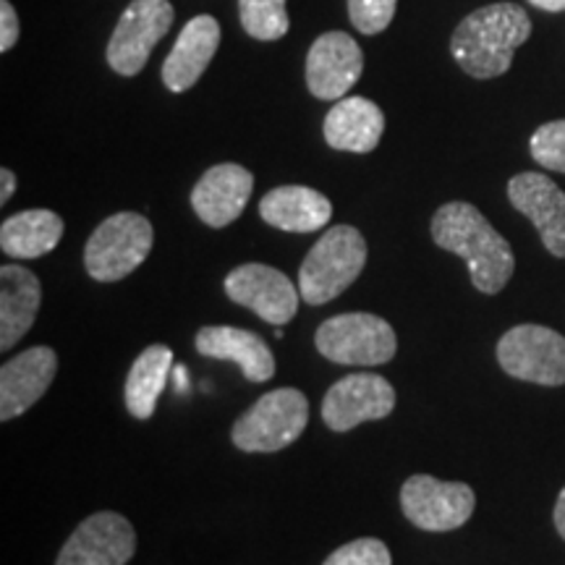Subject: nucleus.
<instances>
[{
    "label": "nucleus",
    "instance_id": "obj_1",
    "mask_svg": "<svg viewBox=\"0 0 565 565\" xmlns=\"http://www.w3.org/2000/svg\"><path fill=\"white\" fill-rule=\"evenodd\" d=\"M433 238L440 249L461 257L471 282L482 294H500L513 278L515 257L511 244L469 202H448L435 212Z\"/></svg>",
    "mask_w": 565,
    "mask_h": 565
},
{
    "label": "nucleus",
    "instance_id": "obj_9",
    "mask_svg": "<svg viewBox=\"0 0 565 565\" xmlns=\"http://www.w3.org/2000/svg\"><path fill=\"white\" fill-rule=\"evenodd\" d=\"M401 508L416 529L454 532L475 515L477 494L463 482H440L429 475H414L401 487Z\"/></svg>",
    "mask_w": 565,
    "mask_h": 565
},
{
    "label": "nucleus",
    "instance_id": "obj_18",
    "mask_svg": "<svg viewBox=\"0 0 565 565\" xmlns=\"http://www.w3.org/2000/svg\"><path fill=\"white\" fill-rule=\"evenodd\" d=\"M196 351L217 362H233L242 366L249 383H267L275 374V356L263 335L228 324H210L196 333Z\"/></svg>",
    "mask_w": 565,
    "mask_h": 565
},
{
    "label": "nucleus",
    "instance_id": "obj_14",
    "mask_svg": "<svg viewBox=\"0 0 565 565\" xmlns=\"http://www.w3.org/2000/svg\"><path fill=\"white\" fill-rule=\"evenodd\" d=\"M508 200L540 231L553 257L565 259V192L545 173H519L508 181Z\"/></svg>",
    "mask_w": 565,
    "mask_h": 565
},
{
    "label": "nucleus",
    "instance_id": "obj_21",
    "mask_svg": "<svg viewBox=\"0 0 565 565\" xmlns=\"http://www.w3.org/2000/svg\"><path fill=\"white\" fill-rule=\"evenodd\" d=\"M259 217L286 233H315L330 223L333 204L309 186H278L263 196Z\"/></svg>",
    "mask_w": 565,
    "mask_h": 565
},
{
    "label": "nucleus",
    "instance_id": "obj_15",
    "mask_svg": "<svg viewBox=\"0 0 565 565\" xmlns=\"http://www.w3.org/2000/svg\"><path fill=\"white\" fill-rule=\"evenodd\" d=\"M58 372V353L34 345L0 366V422H11L38 404Z\"/></svg>",
    "mask_w": 565,
    "mask_h": 565
},
{
    "label": "nucleus",
    "instance_id": "obj_13",
    "mask_svg": "<svg viewBox=\"0 0 565 565\" xmlns=\"http://www.w3.org/2000/svg\"><path fill=\"white\" fill-rule=\"evenodd\" d=\"M364 53L345 32H324L307 55V87L317 100H343L362 79Z\"/></svg>",
    "mask_w": 565,
    "mask_h": 565
},
{
    "label": "nucleus",
    "instance_id": "obj_10",
    "mask_svg": "<svg viewBox=\"0 0 565 565\" xmlns=\"http://www.w3.org/2000/svg\"><path fill=\"white\" fill-rule=\"evenodd\" d=\"M225 294L231 301L242 303L259 317V320L282 328L299 312L301 291L294 286L286 273L270 265L249 263L225 275Z\"/></svg>",
    "mask_w": 565,
    "mask_h": 565
},
{
    "label": "nucleus",
    "instance_id": "obj_5",
    "mask_svg": "<svg viewBox=\"0 0 565 565\" xmlns=\"http://www.w3.org/2000/svg\"><path fill=\"white\" fill-rule=\"evenodd\" d=\"M152 223L139 212H116L97 225L84 246V267L97 282H118L150 257Z\"/></svg>",
    "mask_w": 565,
    "mask_h": 565
},
{
    "label": "nucleus",
    "instance_id": "obj_31",
    "mask_svg": "<svg viewBox=\"0 0 565 565\" xmlns=\"http://www.w3.org/2000/svg\"><path fill=\"white\" fill-rule=\"evenodd\" d=\"M529 3H532L534 9H542V11H550V13L565 11V0H529Z\"/></svg>",
    "mask_w": 565,
    "mask_h": 565
},
{
    "label": "nucleus",
    "instance_id": "obj_27",
    "mask_svg": "<svg viewBox=\"0 0 565 565\" xmlns=\"http://www.w3.org/2000/svg\"><path fill=\"white\" fill-rule=\"evenodd\" d=\"M322 565H393V555L385 542L364 536V540H353L338 547Z\"/></svg>",
    "mask_w": 565,
    "mask_h": 565
},
{
    "label": "nucleus",
    "instance_id": "obj_2",
    "mask_svg": "<svg viewBox=\"0 0 565 565\" xmlns=\"http://www.w3.org/2000/svg\"><path fill=\"white\" fill-rule=\"evenodd\" d=\"M532 38V19L515 3H492L469 13L450 38L454 55L463 74L494 79L511 68L513 55Z\"/></svg>",
    "mask_w": 565,
    "mask_h": 565
},
{
    "label": "nucleus",
    "instance_id": "obj_23",
    "mask_svg": "<svg viewBox=\"0 0 565 565\" xmlns=\"http://www.w3.org/2000/svg\"><path fill=\"white\" fill-rule=\"evenodd\" d=\"M171 366H173V351L168 349V345L154 343V345H147V349L139 353L137 362L131 364L129 377H126V385H124L126 408H129L134 419L147 422L154 414L160 393L166 391Z\"/></svg>",
    "mask_w": 565,
    "mask_h": 565
},
{
    "label": "nucleus",
    "instance_id": "obj_8",
    "mask_svg": "<svg viewBox=\"0 0 565 565\" xmlns=\"http://www.w3.org/2000/svg\"><path fill=\"white\" fill-rule=\"evenodd\" d=\"M505 374L534 385H565V338L545 324H515L498 343Z\"/></svg>",
    "mask_w": 565,
    "mask_h": 565
},
{
    "label": "nucleus",
    "instance_id": "obj_26",
    "mask_svg": "<svg viewBox=\"0 0 565 565\" xmlns=\"http://www.w3.org/2000/svg\"><path fill=\"white\" fill-rule=\"evenodd\" d=\"M398 0H349L351 24L362 34H380L391 26Z\"/></svg>",
    "mask_w": 565,
    "mask_h": 565
},
{
    "label": "nucleus",
    "instance_id": "obj_17",
    "mask_svg": "<svg viewBox=\"0 0 565 565\" xmlns=\"http://www.w3.org/2000/svg\"><path fill=\"white\" fill-rule=\"evenodd\" d=\"M217 47H221V24H217V19L210 17V13L189 19L179 40H175L173 51L162 63V84L175 95L192 89L202 79L212 58H215Z\"/></svg>",
    "mask_w": 565,
    "mask_h": 565
},
{
    "label": "nucleus",
    "instance_id": "obj_16",
    "mask_svg": "<svg viewBox=\"0 0 565 565\" xmlns=\"http://www.w3.org/2000/svg\"><path fill=\"white\" fill-rule=\"evenodd\" d=\"M254 192V175L238 162H221L212 166L196 181L192 192V207L200 221L210 228H225L238 221L246 202Z\"/></svg>",
    "mask_w": 565,
    "mask_h": 565
},
{
    "label": "nucleus",
    "instance_id": "obj_6",
    "mask_svg": "<svg viewBox=\"0 0 565 565\" xmlns=\"http://www.w3.org/2000/svg\"><path fill=\"white\" fill-rule=\"evenodd\" d=\"M317 351L328 362L343 366H380L398 351V338L391 322L377 315H335L317 328Z\"/></svg>",
    "mask_w": 565,
    "mask_h": 565
},
{
    "label": "nucleus",
    "instance_id": "obj_29",
    "mask_svg": "<svg viewBox=\"0 0 565 565\" xmlns=\"http://www.w3.org/2000/svg\"><path fill=\"white\" fill-rule=\"evenodd\" d=\"M17 192V175H13L11 168H3L0 171V204H6Z\"/></svg>",
    "mask_w": 565,
    "mask_h": 565
},
{
    "label": "nucleus",
    "instance_id": "obj_4",
    "mask_svg": "<svg viewBox=\"0 0 565 565\" xmlns=\"http://www.w3.org/2000/svg\"><path fill=\"white\" fill-rule=\"evenodd\" d=\"M309 422V401L296 387H278L254 401L249 412L233 424L231 440L244 454H278L303 435Z\"/></svg>",
    "mask_w": 565,
    "mask_h": 565
},
{
    "label": "nucleus",
    "instance_id": "obj_19",
    "mask_svg": "<svg viewBox=\"0 0 565 565\" xmlns=\"http://www.w3.org/2000/svg\"><path fill=\"white\" fill-rule=\"evenodd\" d=\"M385 131V113L377 103L366 97H349L338 100L324 116V141L338 152L366 154L380 145Z\"/></svg>",
    "mask_w": 565,
    "mask_h": 565
},
{
    "label": "nucleus",
    "instance_id": "obj_3",
    "mask_svg": "<svg viewBox=\"0 0 565 565\" xmlns=\"http://www.w3.org/2000/svg\"><path fill=\"white\" fill-rule=\"evenodd\" d=\"M366 238L353 225H333L317 238L299 267L301 299L312 307L335 301L362 275Z\"/></svg>",
    "mask_w": 565,
    "mask_h": 565
},
{
    "label": "nucleus",
    "instance_id": "obj_25",
    "mask_svg": "<svg viewBox=\"0 0 565 565\" xmlns=\"http://www.w3.org/2000/svg\"><path fill=\"white\" fill-rule=\"evenodd\" d=\"M532 158L540 162L542 168L555 173H565V118L563 121H550L540 126L532 134Z\"/></svg>",
    "mask_w": 565,
    "mask_h": 565
},
{
    "label": "nucleus",
    "instance_id": "obj_7",
    "mask_svg": "<svg viewBox=\"0 0 565 565\" xmlns=\"http://www.w3.org/2000/svg\"><path fill=\"white\" fill-rule=\"evenodd\" d=\"M175 11L171 0H131L108 42V66L121 76L145 71L154 45L171 32Z\"/></svg>",
    "mask_w": 565,
    "mask_h": 565
},
{
    "label": "nucleus",
    "instance_id": "obj_24",
    "mask_svg": "<svg viewBox=\"0 0 565 565\" xmlns=\"http://www.w3.org/2000/svg\"><path fill=\"white\" fill-rule=\"evenodd\" d=\"M238 17L249 38L259 42H275L288 32L286 0H238Z\"/></svg>",
    "mask_w": 565,
    "mask_h": 565
},
{
    "label": "nucleus",
    "instance_id": "obj_30",
    "mask_svg": "<svg viewBox=\"0 0 565 565\" xmlns=\"http://www.w3.org/2000/svg\"><path fill=\"white\" fill-rule=\"evenodd\" d=\"M553 519H555V529H557V534H561L563 540H565V487H563V492L557 494V503H555Z\"/></svg>",
    "mask_w": 565,
    "mask_h": 565
},
{
    "label": "nucleus",
    "instance_id": "obj_20",
    "mask_svg": "<svg viewBox=\"0 0 565 565\" xmlns=\"http://www.w3.org/2000/svg\"><path fill=\"white\" fill-rule=\"evenodd\" d=\"M42 286L21 265L0 267V351H11L32 330L40 312Z\"/></svg>",
    "mask_w": 565,
    "mask_h": 565
},
{
    "label": "nucleus",
    "instance_id": "obj_12",
    "mask_svg": "<svg viewBox=\"0 0 565 565\" xmlns=\"http://www.w3.org/2000/svg\"><path fill=\"white\" fill-rule=\"evenodd\" d=\"M137 553V532L121 513L100 511L84 519L55 565H126Z\"/></svg>",
    "mask_w": 565,
    "mask_h": 565
},
{
    "label": "nucleus",
    "instance_id": "obj_28",
    "mask_svg": "<svg viewBox=\"0 0 565 565\" xmlns=\"http://www.w3.org/2000/svg\"><path fill=\"white\" fill-rule=\"evenodd\" d=\"M19 17L11 0H0V53H9L19 42Z\"/></svg>",
    "mask_w": 565,
    "mask_h": 565
},
{
    "label": "nucleus",
    "instance_id": "obj_22",
    "mask_svg": "<svg viewBox=\"0 0 565 565\" xmlns=\"http://www.w3.org/2000/svg\"><path fill=\"white\" fill-rule=\"evenodd\" d=\"M63 217L53 210H24L0 225V249L13 259H40L61 244Z\"/></svg>",
    "mask_w": 565,
    "mask_h": 565
},
{
    "label": "nucleus",
    "instance_id": "obj_11",
    "mask_svg": "<svg viewBox=\"0 0 565 565\" xmlns=\"http://www.w3.org/2000/svg\"><path fill=\"white\" fill-rule=\"evenodd\" d=\"M395 408V391L385 377L356 372L324 393L322 419L333 433H351L359 424L387 419Z\"/></svg>",
    "mask_w": 565,
    "mask_h": 565
}]
</instances>
